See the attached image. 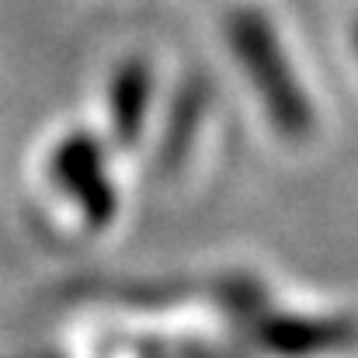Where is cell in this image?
<instances>
[{"label":"cell","mask_w":358,"mask_h":358,"mask_svg":"<svg viewBox=\"0 0 358 358\" xmlns=\"http://www.w3.org/2000/svg\"><path fill=\"white\" fill-rule=\"evenodd\" d=\"M234 42H237L240 56H247L250 73L261 84L264 98L278 112V122L285 129H303L310 122L306 105H303V98H296V91L289 84V73H285V63L275 49V38H268V28L254 14H240L234 21Z\"/></svg>","instance_id":"cell-1"}]
</instances>
